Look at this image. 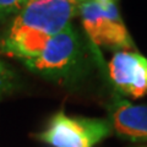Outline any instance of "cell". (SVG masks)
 Returning a JSON list of instances; mask_svg holds the SVG:
<instances>
[{"label": "cell", "mask_w": 147, "mask_h": 147, "mask_svg": "<svg viewBox=\"0 0 147 147\" xmlns=\"http://www.w3.org/2000/svg\"><path fill=\"white\" fill-rule=\"evenodd\" d=\"M11 72L5 67V65L0 61V96L3 92L7 91L11 87Z\"/></svg>", "instance_id": "ba28073f"}, {"label": "cell", "mask_w": 147, "mask_h": 147, "mask_svg": "<svg viewBox=\"0 0 147 147\" xmlns=\"http://www.w3.org/2000/svg\"><path fill=\"white\" fill-rule=\"evenodd\" d=\"M80 15L84 28L93 44L112 49L132 48L131 38L115 3L84 1L80 6Z\"/></svg>", "instance_id": "277c9868"}, {"label": "cell", "mask_w": 147, "mask_h": 147, "mask_svg": "<svg viewBox=\"0 0 147 147\" xmlns=\"http://www.w3.org/2000/svg\"><path fill=\"white\" fill-rule=\"evenodd\" d=\"M81 61V43L76 31L70 25L52 37L39 54L25 61V65L43 77L65 81L77 74Z\"/></svg>", "instance_id": "7a4b0ae2"}, {"label": "cell", "mask_w": 147, "mask_h": 147, "mask_svg": "<svg viewBox=\"0 0 147 147\" xmlns=\"http://www.w3.org/2000/svg\"><path fill=\"white\" fill-rule=\"evenodd\" d=\"M85 0H31L13 18L0 48L27 61L38 55L48 40L70 26Z\"/></svg>", "instance_id": "6da1fadb"}, {"label": "cell", "mask_w": 147, "mask_h": 147, "mask_svg": "<svg viewBox=\"0 0 147 147\" xmlns=\"http://www.w3.org/2000/svg\"><path fill=\"white\" fill-rule=\"evenodd\" d=\"M136 147H147V145H141V146H136Z\"/></svg>", "instance_id": "30bf717a"}, {"label": "cell", "mask_w": 147, "mask_h": 147, "mask_svg": "<svg viewBox=\"0 0 147 147\" xmlns=\"http://www.w3.org/2000/svg\"><path fill=\"white\" fill-rule=\"evenodd\" d=\"M110 125L123 139L147 141V104H132L118 98L110 107Z\"/></svg>", "instance_id": "8992f818"}, {"label": "cell", "mask_w": 147, "mask_h": 147, "mask_svg": "<svg viewBox=\"0 0 147 147\" xmlns=\"http://www.w3.org/2000/svg\"><path fill=\"white\" fill-rule=\"evenodd\" d=\"M85 1H93L97 4H109V3H115V0H85Z\"/></svg>", "instance_id": "9c48e42d"}, {"label": "cell", "mask_w": 147, "mask_h": 147, "mask_svg": "<svg viewBox=\"0 0 147 147\" xmlns=\"http://www.w3.org/2000/svg\"><path fill=\"white\" fill-rule=\"evenodd\" d=\"M112 125L105 119L69 117L58 112L38 139L52 147H94L109 136Z\"/></svg>", "instance_id": "3957f363"}, {"label": "cell", "mask_w": 147, "mask_h": 147, "mask_svg": "<svg viewBox=\"0 0 147 147\" xmlns=\"http://www.w3.org/2000/svg\"><path fill=\"white\" fill-rule=\"evenodd\" d=\"M108 69L110 81L123 94L140 98L147 93V59L141 54L117 52Z\"/></svg>", "instance_id": "5b68a950"}, {"label": "cell", "mask_w": 147, "mask_h": 147, "mask_svg": "<svg viewBox=\"0 0 147 147\" xmlns=\"http://www.w3.org/2000/svg\"><path fill=\"white\" fill-rule=\"evenodd\" d=\"M27 1H31V0H26V3H27Z\"/></svg>", "instance_id": "8fae6325"}, {"label": "cell", "mask_w": 147, "mask_h": 147, "mask_svg": "<svg viewBox=\"0 0 147 147\" xmlns=\"http://www.w3.org/2000/svg\"><path fill=\"white\" fill-rule=\"evenodd\" d=\"M25 4L26 0H0V24L9 16L20 12Z\"/></svg>", "instance_id": "52a82bcc"}]
</instances>
